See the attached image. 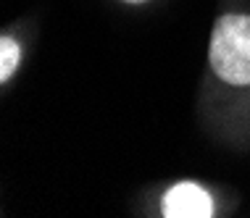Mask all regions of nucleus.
Segmentation results:
<instances>
[{
  "mask_svg": "<svg viewBox=\"0 0 250 218\" xmlns=\"http://www.w3.org/2000/svg\"><path fill=\"white\" fill-rule=\"evenodd\" d=\"M19 60H21V50L19 42L11 37H0V81H8L19 69Z\"/></svg>",
  "mask_w": 250,
  "mask_h": 218,
  "instance_id": "3",
  "label": "nucleus"
},
{
  "mask_svg": "<svg viewBox=\"0 0 250 218\" xmlns=\"http://www.w3.org/2000/svg\"><path fill=\"white\" fill-rule=\"evenodd\" d=\"M124 3H132V5H137V3H145V0H124Z\"/></svg>",
  "mask_w": 250,
  "mask_h": 218,
  "instance_id": "4",
  "label": "nucleus"
},
{
  "mask_svg": "<svg viewBox=\"0 0 250 218\" xmlns=\"http://www.w3.org/2000/svg\"><path fill=\"white\" fill-rule=\"evenodd\" d=\"M208 60L221 81L232 87L250 84V16L224 13L216 19Z\"/></svg>",
  "mask_w": 250,
  "mask_h": 218,
  "instance_id": "1",
  "label": "nucleus"
},
{
  "mask_svg": "<svg viewBox=\"0 0 250 218\" xmlns=\"http://www.w3.org/2000/svg\"><path fill=\"white\" fill-rule=\"evenodd\" d=\"M161 210L166 218H211L213 200L200 184L179 181L164 195Z\"/></svg>",
  "mask_w": 250,
  "mask_h": 218,
  "instance_id": "2",
  "label": "nucleus"
}]
</instances>
